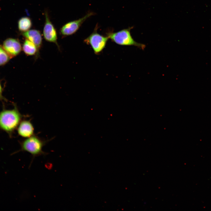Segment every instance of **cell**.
<instances>
[{
	"instance_id": "cell-8",
	"label": "cell",
	"mask_w": 211,
	"mask_h": 211,
	"mask_svg": "<svg viewBox=\"0 0 211 211\" xmlns=\"http://www.w3.org/2000/svg\"><path fill=\"white\" fill-rule=\"evenodd\" d=\"M22 35L36 46L38 51V56L39 57V50L42 47V41L40 32L36 29L29 30L23 32Z\"/></svg>"
},
{
	"instance_id": "cell-7",
	"label": "cell",
	"mask_w": 211,
	"mask_h": 211,
	"mask_svg": "<svg viewBox=\"0 0 211 211\" xmlns=\"http://www.w3.org/2000/svg\"><path fill=\"white\" fill-rule=\"evenodd\" d=\"M2 47L11 58L18 55L22 49L19 41L11 38H8L4 41Z\"/></svg>"
},
{
	"instance_id": "cell-10",
	"label": "cell",
	"mask_w": 211,
	"mask_h": 211,
	"mask_svg": "<svg viewBox=\"0 0 211 211\" xmlns=\"http://www.w3.org/2000/svg\"><path fill=\"white\" fill-rule=\"evenodd\" d=\"M22 49L24 53L28 56L35 55V59L38 57V51L36 46L31 42L26 39L25 40Z\"/></svg>"
},
{
	"instance_id": "cell-4",
	"label": "cell",
	"mask_w": 211,
	"mask_h": 211,
	"mask_svg": "<svg viewBox=\"0 0 211 211\" xmlns=\"http://www.w3.org/2000/svg\"><path fill=\"white\" fill-rule=\"evenodd\" d=\"M98 27L96 26L93 33L84 40L87 45H90L94 53L100 54L105 48L109 38L102 35L97 32Z\"/></svg>"
},
{
	"instance_id": "cell-2",
	"label": "cell",
	"mask_w": 211,
	"mask_h": 211,
	"mask_svg": "<svg viewBox=\"0 0 211 211\" xmlns=\"http://www.w3.org/2000/svg\"><path fill=\"white\" fill-rule=\"evenodd\" d=\"M22 117L16 108L2 110L0 112V128L8 133L12 132L18 127Z\"/></svg>"
},
{
	"instance_id": "cell-9",
	"label": "cell",
	"mask_w": 211,
	"mask_h": 211,
	"mask_svg": "<svg viewBox=\"0 0 211 211\" xmlns=\"http://www.w3.org/2000/svg\"><path fill=\"white\" fill-rule=\"evenodd\" d=\"M17 128L18 134L23 137L28 138L34 135V127L30 120L21 121Z\"/></svg>"
},
{
	"instance_id": "cell-11",
	"label": "cell",
	"mask_w": 211,
	"mask_h": 211,
	"mask_svg": "<svg viewBox=\"0 0 211 211\" xmlns=\"http://www.w3.org/2000/svg\"><path fill=\"white\" fill-rule=\"evenodd\" d=\"M32 26L31 19L27 17H24L20 19L18 22V27L19 30L23 32L30 29Z\"/></svg>"
},
{
	"instance_id": "cell-3",
	"label": "cell",
	"mask_w": 211,
	"mask_h": 211,
	"mask_svg": "<svg viewBox=\"0 0 211 211\" xmlns=\"http://www.w3.org/2000/svg\"><path fill=\"white\" fill-rule=\"evenodd\" d=\"M131 27L121 30L116 32L107 33V36L117 44L124 46H134L144 50L146 45L144 44L135 41L132 37L130 30Z\"/></svg>"
},
{
	"instance_id": "cell-5",
	"label": "cell",
	"mask_w": 211,
	"mask_h": 211,
	"mask_svg": "<svg viewBox=\"0 0 211 211\" xmlns=\"http://www.w3.org/2000/svg\"><path fill=\"white\" fill-rule=\"evenodd\" d=\"M94 14L93 12H89L83 17L66 23L63 25L60 29L61 35L63 36H66L74 34L87 18Z\"/></svg>"
},
{
	"instance_id": "cell-12",
	"label": "cell",
	"mask_w": 211,
	"mask_h": 211,
	"mask_svg": "<svg viewBox=\"0 0 211 211\" xmlns=\"http://www.w3.org/2000/svg\"><path fill=\"white\" fill-rule=\"evenodd\" d=\"M11 58V57L3 47L0 46V66L6 64Z\"/></svg>"
},
{
	"instance_id": "cell-13",
	"label": "cell",
	"mask_w": 211,
	"mask_h": 211,
	"mask_svg": "<svg viewBox=\"0 0 211 211\" xmlns=\"http://www.w3.org/2000/svg\"><path fill=\"white\" fill-rule=\"evenodd\" d=\"M2 93V88L0 83V96H1Z\"/></svg>"
},
{
	"instance_id": "cell-6",
	"label": "cell",
	"mask_w": 211,
	"mask_h": 211,
	"mask_svg": "<svg viewBox=\"0 0 211 211\" xmlns=\"http://www.w3.org/2000/svg\"><path fill=\"white\" fill-rule=\"evenodd\" d=\"M45 22L43 28L44 38L47 41L55 43L59 50L60 47L57 41V35L55 28L50 21L47 12L45 13Z\"/></svg>"
},
{
	"instance_id": "cell-1",
	"label": "cell",
	"mask_w": 211,
	"mask_h": 211,
	"mask_svg": "<svg viewBox=\"0 0 211 211\" xmlns=\"http://www.w3.org/2000/svg\"><path fill=\"white\" fill-rule=\"evenodd\" d=\"M47 142L48 141L34 135L26 138L20 142L21 149L18 152L25 151L30 153L32 157L31 164L35 157L47 154L42 150L43 147Z\"/></svg>"
}]
</instances>
